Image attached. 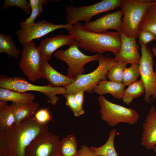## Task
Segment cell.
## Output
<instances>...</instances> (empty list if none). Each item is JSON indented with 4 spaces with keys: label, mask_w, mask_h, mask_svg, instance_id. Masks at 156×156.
<instances>
[{
    "label": "cell",
    "mask_w": 156,
    "mask_h": 156,
    "mask_svg": "<svg viewBox=\"0 0 156 156\" xmlns=\"http://www.w3.org/2000/svg\"><path fill=\"white\" fill-rule=\"evenodd\" d=\"M75 137L70 134L63 138L59 143L57 156H77L78 150Z\"/></svg>",
    "instance_id": "obj_21"
},
{
    "label": "cell",
    "mask_w": 156,
    "mask_h": 156,
    "mask_svg": "<svg viewBox=\"0 0 156 156\" xmlns=\"http://www.w3.org/2000/svg\"><path fill=\"white\" fill-rule=\"evenodd\" d=\"M51 1L48 0H29L28 1L32 9L40 5L47 6L49 5V2Z\"/></svg>",
    "instance_id": "obj_36"
},
{
    "label": "cell",
    "mask_w": 156,
    "mask_h": 156,
    "mask_svg": "<svg viewBox=\"0 0 156 156\" xmlns=\"http://www.w3.org/2000/svg\"><path fill=\"white\" fill-rule=\"evenodd\" d=\"M77 156H98L95 154L89 147L85 145L81 146L78 150Z\"/></svg>",
    "instance_id": "obj_34"
},
{
    "label": "cell",
    "mask_w": 156,
    "mask_h": 156,
    "mask_svg": "<svg viewBox=\"0 0 156 156\" xmlns=\"http://www.w3.org/2000/svg\"><path fill=\"white\" fill-rule=\"evenodd\" d=\"M69 23L57 24L44 20H39L29 27L20 29L16 33L19 41L23 47L28 42L38 39L56 29L70 27L72 25Z\"/></svg>",
    "instance_id": "obj_12"
},
{
    "label": "cell",
    "mask_w": 156,
    "mask_h": 156,
    "mask_svg": "<svg viewBox=\"0 0 156 156\" xmlns=\"http://www.w3.org/2000/svg\"><path fill=\"white\" fill-rule=\"evenodd\" d=\"M42 11V5L39 6L32 9L29 18L27 19L25 21L20 23L21 29H25L33 25L35 23H34L35 20L40 16Z\"/></svg>",
    "instance_id": "obj_30"
},
{
    "label": "cell",
    "mask_w": 156,
    "mask_h": 156,
    "mask_svg": "<svg viewBox=\"0 0 156 156\" xmlns=\"http://www.w3.org/2000/svg\"><path fill=\"white\" fill-rule=\"evenodd\" d=\"M117 133L116 129H112L108 140L104 144L99 147L91 146L89 147L98 156H118L114 145L115 138Z\"/></svg>",
    "instance_id": "obj_22"
},
{
    "label": "cell",
    "mask_w": 156,
    "mask_h": 156,
    "mask_svg": "<svg viewBox=\"0 0 156 156\" xmlns=\"http://www.w3.org/2000/svg\"><path fill=\"white\" fill-rule=\"evenodd\" d=\"M127 64L120 61H117L109 69L107 77L109 80L122 83L124 72Z\"/></svg>",
    "instance_id": "obj_27"
},
{
    "label": "cell",
    "mask_w": 156,
    "mask_h": 156,
    "mask_svg": "<svg viewBox=\"0 0 156 156\" xmlns=\"http://www.w3.org/2000/svg\"><path fill=\"white\" fill-rule=\"evenodd\" d=\"M75 41L69 35L60 34L42 40L37 47L43 60L48 61L57 49L64 45H70Z\"/></svg>",
    "instance_id": "obj_15"
},
{
    "label": "cell",
    "mask_w": 156,
    "mask_h": 156,
    "mask_svg": "<svg viewBox=\"0 0 156 156\" xmlns=\"http://www.w3.org/2000/svg\"><path fill=\"white\" fill-rule=\"evenodd\" d=\"M34 115L0 131V156H25L26 148L34 138L48 131L47 124L38 123Z\"/></svg>",
    "instance_id": "obj_1"
},
{
    "label": "cell",
    "mask_w": 156,
    "mask_h": 156,
    "mask_svg": "<svg viewBox=\"0 0 156 156\" xmlns=\"http://www.w3.org/2000/svg\"><path fill=\"white\" fill-rule=\"evenodd\" d=\"M99 54L97 67L90 73L79 76L73 83L65 87V94H74L79 91L92 93L99 83L106 79L109 69L117 61L114 58Z\"/></svg>",
    "instance_id": "obj_3"
},
{
    "label": "cell",
    "mask_w": 156,
    "mask_h": 156,
    "mask_svg": "<svg viewBox=\"0 0 156 156\" xmlns=\"http://www.w3.org/2000/svg\"><path fill=\"white\" fill-rule=\"evenodd\" d=\"M11 6L21 8L27 15H29L31 13V9L29 2L26 0H5L1 10H4L8 7Z\"/></svg>",
    "instance_id": "obj_29"
},
{
    "label": "cell",
    "mask_w": 156,
    "mask_h": 156,
    "mask_svg": "<svg viewBox=\"0 0 156 156\" xmlns=\"http://www.w3.org/2000/svg\"><path fill=\"white\" fill-rule=\"evenodd\" d=\"M0 87L19 92L28 91L40 92L45 96L52 105H56L60 98L57 95L65 94V87H53L49 85L40 86L29 83L24 78L19 76L9 77L1 75Z\"/></svg>",
    "instance_id": "obj_5"
},
{
    "label": "cell",
    "mask_w": 156,
    "mask_h": 156,
    "mask_svg": "<svg viewBox=\"0 0 156 156\" xmlns=\"http://www.w3.org/2000/svg\"><path fill=\"white\" fill-rule=\"evenodd\" d=\"M140 75L139 64L134 63L125 68L123 76L122 83L125 86H128L137 80Z\"/></svg>",
    "instance_id": "obj_28"
},
{
    "label": "cell",
    "mask_w": 156,
    "mask_h": 156,
    "mask_svg": "<svg viewBox=\"0 0 156 156\" xmlns=\"http://www.w3.org/2000/svg\"><path fill=\"white\" fill-rule=\"evenodd\" d=\"M154 0H121L120 7L123 13L122 32L129 37L138 38L140 25L148 7Z\"/></svg>",
    "instance_id": "obj_4"
},
{
    "label": "cell",
    "mask_w": 156,
    "mask_h": 156,
    "mask_svg": "<svg viewBox=\"0 0 156 156\" xmlns=\"http://www.w3.org/2000/svg\"><path fill=\"white\" fill-rule=\"evenodd\" d=\"M23 47L21 51L20 68L32 82L44 79L41 68L43 59L37 47L32 40Z\"/></svg>",
    "instance_id": "obj_10"
},
{
    "label": "cell",
    "mask_w": 156,
    "mask_h": 156,
    "mask_svg": "<svg viewBox=\"0 0 156 156\" xmlns=\"http://www.w3.org/2000/svg\"><path fill=\"white\" fill-rule=\"evenodd\" d=\"M139 42L145 45L155 40V36L151 31L147 30H140L138 36Z\"/></svg>",
    "instance_id": "obj_33"
},
{
    "label": "cell",
    "mask_w": 156,
    "mask_h": 156,
    "mask_svg": "<svg viewBox=\"0 0 156 156\" xmlns=\"http://www.w3.org/2000/svg\"><path fill=\"white\" fill-rule=\"evenodd\" d=\"M151 51L156 58V46H154L152 48Z\"/></svg>",
    "instance_id": "obj_37"
},
{
    "label": "cell",
    "mask_w": 156,
    "mask_h": 156,
    "mask_svg": "<svg viewBox=\"0 0 156 156\" xmlns=\"http://www.w3.org/2000/svg\"><path fill=\"white\" fill-rule=\"evenodd\" d=\"M140 30H147L154 35L156 40V1L146 10L140 27Z\"/></svg>",
    "instance_id": "obj_25"
},
{
    "label": "cell",
    "mask_w": 156,
    "mask_h": 156,
    "mask_svg": "<svg viewBox=\"0 0 156 156\" xmlns=\"http://www.w3.org/2000/svg\"><path fill=\"white\" fill-rule=\"evenodd\" d=\"M14 114L6 101H0V131L7 130L15 124Z\"/></svg>",
    "instance_id": "obj_23"
},
{
    "label": "cell",
    "mask_w": 156,
    "mask_h": 156,
    "mask_svg": "<svg viewBox=\"0 0 156 156\" xmlns=\"http://www.w3.org/2000/svg\"><path fill=\"white\" fill-rule=\"evenodd\" d=\"M10 106L14 114L15 124L17 125L24 119L34 115L38 110L39 104L34 101L28 103L12 102Z\"/></svg>",
    "instance_id": "obj_18"
},
{
    "label": "cell",
    "mask_w": 156,
    "mask_h": 156,
    "mask_svg": "<svg viewBox=\"0 0 156 156\" xmlns=\"http://www.w3.org/2000/svg\"><path fill=\"white\" fill-rule=\"evenodd\" d=\"M123 15L121 9L113 12L107 14L93 21L82 25L86 30L94 32L101 33L112 29L120 33L122 32L123 22L121 20Z\"/></svg>",
    "instance_id": "obj_13"
},
{
    "label": "cell",
    "mask_w": 156,
    "mask_h": 156,
    "mask_svg": "<svg viewBox=\"0 0 156 156\" xmlns=\"http://www.w3.org/2000/svg\"><path fill=\"white\" fill-rule=\"evenodd\" d=\"M153 150L155 152L156 154V145L153 148Z\"/></svg>",
    "instance_id": "obj_38"
},
{
    "label": "cell",
    "mask_w": 156,
    "mask_h": 156,
    "mask_svg": "<svg viewBox=\"0 0 156 156\" xmlns=\"http://www.w3.org/2000/svg\"><path fill=\"white\" fill-rule=\"evenodd\" d=\"M98 100L100 105L101 118L110 127L120 123L134 125L139 118L136 110L112 103L103 95H100Z\"/></svg>",
    "instance_id": "obj_6"
},
{
    "label": "cell",
    "mask_w": 156,
    "mask_h": 156,
    "mask_svg": "<svg viewBox=\"0 0 156 156\" xmlns=\"http://www.w3.org/2000/svg\"><path fill=\"white\" fill-rule=\"evenodd\" d=\"M141 144L148 150L156 145V109L152 107L142 125Z\"/></svg>",
    "instance_id": "obj_16"
},
{
    "label": "cell",
    "mask_w": 156,
    "mask_h": 156,
    "mask_svg": "<svg viewBox=\"0 0 156 156\" xmlns=\"http://www.w3.org/2000/svg\"><path fill=\"white\" fill-rule=\"evenodd\" d=\"M35 99V95L31 93L19 92L0 87V101L28 103L34 101Z\"/></svg>",
    "instance_id": "obj_20"
},
{
    "label": "cell",
    "mask_w": 156,
    "mask_h": 156,
    "mask_svg": "<svg viewBox=\"0 0 156 156\" xmlns=\"http://www.w3.org/2000/svg\"><path fill=\"white\" fill-rule=\"evenodd\" d=\"M121 45L120 51L114 57L117 61H120L127 64H139L141 56L138 51L136 38L129 37L122 32L120 33Z\"/></svg>",
    "instance_id": "obj_14"
},
{
    "label": "cell",
    "mask_w": 156,
    "mask_h": 156,
    "mask_svg": "<svg viewBox=\"0 0 156 156\" xmlns=\"http://www.w3.org/2000/svg\"><path fill=\"white\" fill-rule=\"evenodd\" d=\"M66 99V105L68 106L72 111L74 116L78 117L83 115L77 104L73 94H63Z\"/></svg>",
    "instance_id": "obj_31"
},
{
    "label": "cell",
    "mask_w": 156,
    "mask_h": 156,
    "mask_svg": "<svg viewBox=\"0 0 156 156\" xmlns=\"http://www.w3.org/2000/svg\"><path fill=\"white\" fill-rule=\"evenodd\" d=\"M66 49L57 50L54 53V56L67 64V75L75 80L84 73L85 65L89 62L97 61L99 54L88 55L84 54L79 49L78 42L75 40Z\"/></svg>",
    "instance_id": "obj_7"
},
{
    "label": "cell",
    "mask_w": 156,
    "mask_h": 156,
    "mask_svg": "<svg viewBox=\"0 0 156 156\" xmlns=\"http://www.w3.org/2000/svg\"><path fill=\"white\" fill-rule=\"evenodd\" d=\"M0 53H5L8 57L15 58L21 55V51L14 45L12 36L0 34Z\"/></svg>",
    "instance_id": "obj_26"
},
{
    "label": "cell",
    "mask_w": 156,
    "mask_h": 156,
    "mask_svg": "<svg viewBox=\"0 0 156 156\" xmlns=\"http://www.w3.org/2000/svg\"><path fill=\"white\" fill-rule=\"evenodd\" d=\"M125 86L122 83L105 79L99 83L94 92L100 95L109 94L116 99H121L122 97Z\"/></svg>",
    "instance_id": "obj_19"
},
{
    "label": "cell",
    "mask_w": 156,
    "mask_h": 156,
    "mask_svg": "<svg viewBox=\"0 0 156 156\" xmlns=\"http://www.w3.org/2000/svg\"><path fill=\"white\" fill-rule=\"evenodd\" d=\"M121 0H103L94 4L76 7L66 6V20L67 23L73 25L80 21L85 23L90 22L91 19L99 14L108 12L120 7Z\"/></svg>",
    "instance_id": "obj_8"
},
{
    "label": "cell",
    "mask_w": 156,
    "mask_h": 156,
    "mask_svg": "<svg viewBox=\"0 0 156 156\" xmlns=\"http://www.w3.org/2000/svg\"><path fill=\"white\" fill-rule=\"evenodd\" d=\"M36 121L38 123L44 124L51 120V116L48 108H42L38 110L34 115Z\"/></svg>",
    "instance_id": "obj_32"
},
{
    "label": "cell",
    "mask_w": 156,
    "mask_h": 156,
    "mask_svg": "<svg viewBox=\"0 0 156 156\" xmlns=\"http://www.w3.org/2000/svg\"><path fill=\"white\" fill-rule=\"evenodd\" d=\"M82 25L78 22L66 29L73 39L78 42L79 47L92 53L99 54L108 51L115 55L119 53L121 45L120 32H90L83 29Z\"/></svg>",
    "instance_id": "obj_2"
},
{
    "label": "cell",
    "mask_w": 156,
    "mask_h": 156,
    "mask_svg": "<svg viewBox=\"0 0 156 156\" xmlns=\"http://www.w3.org/2000/svg\"><path fill=\"white\" fill-rule=\"evenodd\" d=\"M59 136L47 131L36 136L27 146L25 156H57Z\"/></svg>",
    "instance_id": "obj_11"
},
{
    "label": "cell",
    "mask_w": 156,
    "mask_h": 156,
    "mask_svg": "<svg viewBox=\"0 0 156 156\" xmlns=\"http://www.w3.org/2000/svg\"><path fill=\"white\" fill-rule=\"evenodd\" d=\"M145 92V88L142 80H137L124 89L122 99L127 105L135 98L142 95Z\"/></svg>",
    "instance_id": "obj_24"
},
{
    "label": "cell",
    "mask_w": 156,
    "mask_h": 156,
    "mask_svg": "<svg viewBox=\"0 0 156 156\" xmlns=\"http://www.w3.org/2000/svg\"><path fill=\"white\" fill-rule=\"evenodd\" d=\"M139 43L141 52L139 64L140 75L145 88L144 101L148 104L151 98L156 99V68L154 70L153 55L149 47L142 42Z\"/></svg>",
    "instance_id": "obj_9"
},
{
    "label": "cell",
    "mask_w": 156,
    "mask_h": 156,
    "mask_svg": "<svg viewBox=\"0 0 156 156\" xmlns=\"http://www.w3.org/2000/svg\"><path fill=\"white\" fill-rule=\"evenodd\" d=\"M83 91H79L77 92L74 95L75 99L78 104L81 112L83 114L85 112L83 105L84 101V93Z\"/></svg>",
    "instance_id": "obj_35"
},
{
    "label": "cell",
    "mask_w": 156,
    "mask_h": 156,
    "mask_svg": "<svg viewBox=\"0 0 156 156\" xmlns=\"http://www.w3.org/2000/svg\"><path fill=\"white\" fill-rule=\"evenodd\" d=\"M41 68L44 79L48 82L49 85L53 87H66L73 83L75 80L67 75L57 72L49 63L48 61L43 60Z\"/></svg>",
    "instance_id": "obj_17"
}]
</instances>
